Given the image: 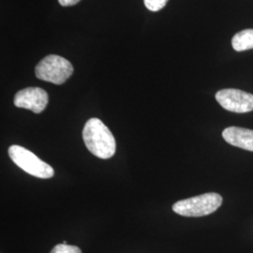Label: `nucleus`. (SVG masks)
Instances as JSON below:
<instances>
[{"mask_svg":"<svg viewBox=\"0 0 253 253\" xmlns=\"http://www.w3.org/2000/svg\"><path fill=\"white\" fill-rule=\"evenodd\" d=\"M169 0H144L145 7L151 11H159L165 7Z\"/></svg>","mask_w":253,"mask_h":253,"instance_id":"nucleus-10","label":"nucleus"},{"mask_svg":"<svg viewBox=\"0 0 253 253\" xmlns=\"http://www.w3.org/2000/svg\"><path fill=\"white\" fill-rule=\"evenodd\" d=\"M81 0H58L59 4L63 7H70V6H74Z\"/></svg>","mask_w":253,"mask_h":253,"instance_id":"nucleus-11","label":"nucleus"},{"mask_svg":"<svg viewBox=\"0 0 253 253\" xmlns=\"http://www.w3.org/2000/svg\"><path fill=\"white\" fill-rule=\"evenodd\" d=\"M86 148L99 159L112 158L117 150L116 139L106 125L99 118H90L83 129Z\"/></svg>","mask_w":253,"mask_h":253,"instance_id":"nucleus-1","label":"nucleus"},{"mask_svg":"<svg viewBox=\"0 0 253 253\" xmlns=\"http://www.w3.org/2000/svg\"><path fill=\"white\" fill-rule=\"evenodd\" d=\"M9 156L19 168L28 174L42 179H48L54 176V169L48 163H44L35 154L23 146L17 145L9 146Z\"/></svg>","mask_w":253,"mask_h":253,"instance_id":"nucleus-3","label":"nucleus"},{"mask_svg":"<svg viewBox=\"0 0 253 253\" xmlns=\"http://www.w3.org/2000/svg\"><path fill=\"white\" fill-rule=\"evenodd\" d=\"M216 100L222 108L233 113L244 114L253 111V95L245 91L222 89L216 94Z\"/></svg>","mask_w":253,"mask_h":253,"instance_id":"nucleus-5","label":"nucleus"},{"mask_svg":"<svg viewBox=\"0 0 253 253\" xmlns=\"http://www.w3.org/2000/svg\"><path fill=\"white\" fill-rule=\"evenodd\" d=\"M228 144L253 152V130L239 126H229L222 131Z\"/></svg>","mask_w":253,"mask_h":253,"instance_id":"nucleus-7","label":"nucleus"},{"mask_svg":"<svg viewBox=\"0 0 253 253\" xmlns=\"http://www.w3.org/2000/svg\"><path fill=\"white\" fill-rule=\"evenodd\" d=\"M222 197L215 192L181 200L173 204L172 210L184 217H204L214 213L222 205Z\"/></svg>","mask_w":253,"mask_h":253,"instance_id":"nucleus-2","label":"nucleus"},{"mask_svg":"<svg viewBox=\"0 0 253 253\" xmlns=\"http://www.w3.org/2000/svg\"><path fill=\"white\" fill-rule=\"evenodd\" d=\"M35 73L40 80L54 84H62L72 76L73 67L70 61L62 56L50 54L37 65Z\"/></svg>","mask_w":253,"mask_h":253,"instance_id":"nucleus-4","label":"nucleus"},{"mask_svg":"<svg viewBox=\"0 0 253 253\" xmlns=\"http://www.w3.org/2000/svg\"><path fill=\"white\" fill-rule=\"evenodd\" d=\"M50 253H82V251L76 246H70L62 243L56 245Z\"/></svg>","mask_w":253,"mask_h":253,"instance_id":"nucleus-9","label":"nucleus"},{"mask_svg":"<svg viewBox=\"0 0 253 253\" xmlns=\"http://www.w3.org/2000/svg\"><path fill=\"white\" fill-rule=\"evenodd\" d=\"M232 45L237 52L253 49V29H245L235 34L232 40Z\"/></svg>","mask_w":253,"mask_h":253,"instance_id":"nucleus-8","label":"nucleus"},{"mask_svg":"<svg viewBox=\"0 0 253 253\" xmlns=\"http://www.w3.org/2000/svg\"><path fill=\"white\" fill-rule=\"evenodd\" d=\"M48 101L47 92L40 87H27L18 91L13 100L16 107L30 110L35 114L43 112Z\"/></svg>","mask_w":253,"mask_h":253,"instance_id":"nucleus-6","label":"nucleus"}]
</instances>
